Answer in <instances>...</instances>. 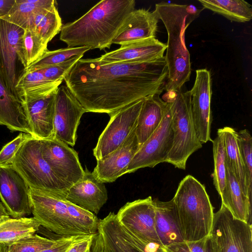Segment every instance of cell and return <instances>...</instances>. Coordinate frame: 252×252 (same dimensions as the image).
I'll use <instances>...</instances> for the list:
<instances>
[{"mask_svg":"<svg viewBox=\"0 0 252 252\" xmlns=\"http://www.w3.org/2000/svg\"><path fill=\"white\" fill-rule=\"evenodd\" d=\"M221 129L223 134L226 166L236 178L245 194L252 201V196L249 193L244 167L238 144L237 132L229 126H225Z\"/></svg>","mask_w":252,"mask_h":252,"instance_id":"cell-28","label":"cell"},{"mask_svg":"<svg viewBox=\"0 0 252 252\" xmlns=\"http://www.w3.org/2000/svg\"><path fill=\"white\" fill-rule=\"evenodd\" d=\"M31 136L30 134L21 132L16 138L4 145L0 151V165L11 164L22 143Z\"/></svg>","mask_w":252,"mask_h":252,"instance_id":"cell-42","label":"cell"},{"mask_svg":"<svg viewBox=\"0 0 252 252\" xmlns=\"http://www.w3.org/2000/svg\"><path fill=\"white\" fill-rule=\"evenodd\" d=\"M57 91L48 95L23 102L32 135L34 138L41 140L54 138V118Z\"/></svg>","mask_w":252,"mask_h":252,"instance_id":"cell-21","label":"cell"},{"mask_svg":"<svg viewBox=\"0 0 252 252\" xmlns=\"http://www.w3.org/2000/svg\"><path fill=\"white\" fill-rule=\"evenodd\" d=\"M46 44L32 29H24L19 52L20 61L25 69L37 61L47 50Z\"/></svg>","mask_w":252,"mask_h":252,"instance_id":"cell-33","label":"cell"},{"mask_svg":"<svg viewBox=\"0 0 252 252\" xmlns=\"http://www.w3.org/2000/svg\"><path fill=\"white\" fill-rule=\"evenodd\" d=\"M90 50V48L86 46L66 47L53 51L47 50L25 71L37 70L61 63L76 56H83Z\"/></svg>","mask_w":252,"mask_h":252,"instance_id":"cell-34","label":"cell"},{"mask_svg":"<svg viewBox=\"0 0 252 252\" xmlns=\"http://www.w3.org/2000/svg\"><path fill=\"white\" fill-rule=\"evenodd\" d=\"M204 9L221 15L231 21L245 23L252 18L251 4L244 0H198Z\"/></svg>","mask_w":252,"mask_h":252,"instance_id":"cell-30","label":"cell"},{"mask_svg":"<svg viewBox=\"0 0 252 252\" xmlns=\"http://www.w3.org/2000/svg\"><path fill=\"white\" fill-rule=\"evenodd\" d=\"M40 141L43 158L68 188L83 178L85 171L73 149L55 138Z\"/></svg>","mask_w":252,"mask_h":252,"instance_id":"cell-12","label":"cell"},{"mask_svg":"<svg viewBox=\"0 0 252 252\" xmlns=\"http://www.w3.org/2000/svg\"><path fill=\"white\" fill-rule=\"evenodd\" d=\"M143 99L120 109L110 116V119L93 150L96 160L116 150L134 129Z\"/></svg>","mask_w":252,"mask_h":252,"instance_id":"cell-10","label":"cell"},{"mask_svg":"<svg viewBox=\"0 0 252 252\" xmlns=\"http://www.w3.org/2000/svg\"><path fill=\"white\" fill-rule=\"evenodd\" d=\"M116 217V214L110 212L99 220L98 232L103 239L104 252H137L118 232L115 224Z\"/></svg>","mask_w":252,"mask_h":252,"instance_id":"cell-32","label":"cell"},{"mask_svg":"<svg viewBox=\"0 0 252 252\" xmlns=\"http://www.w3.org/2000/svg\"><path fill=\"white\" fill-rule=\"evenodd\" d=\"M167 45L156 37L121 45L115 50L97 58L102 63H144L164 57Z\"/></svg>","mask_w":252,"mask_h":252,"instance_id":"cell-18","label":"cell"},{"mask_svg":"<svg viewBox=\"0 0 252 252\" xmlns=\"http://www.w3.org/2000/svg\"><path fill=\"white\" fill-rule=\"evenodd\" d=\"M62 27V19L55 5L34 13L27 28L33 31L44 43L48 44L61 32Z\"/></svg>","mask_w":252,"mask_h":252,"instance_id":"cell-29","label":"cell"},{"mask_svg":"<svg viewBox=\"0 0 252 252\" xmlns=\"http://www.w3.org/2000/svg\"><path fill=\"white\" fill-rule=\"evenodd\" d=\"M174 94L171 99L173 144L166 162L184 170L189 158L202 144L196 135L192 120L189 91L181 89Z\"/></svg>","mask_w":252,"mask_h":252,"instance_id":"cell-6","label":"cell"},{"mask_svg":"<svg viewBox=\"0 0 252 252\" xmlns=\"http://www.w3.org/2000/svg\"><path fill=\"white\" fill-rule=\"evenodd\" d=\"M211 252H252V227L233 218L221 203L214 215L209 235Z\"/></svg>","mask_w":252,"mask_h":252,"instance_id":"cell-8","label":"cell"},{"mask_svg":"<svg viewBox=\"0 0 252 252\" xmlns=\"http://www.w3.org/2000/svg\"><path fill=\"white\" fill-rule=\"evenodd\" d=\"M116 217L124 228L161 245L156 230L154 199L151 196L127 202L119 209Z\"/></svg>","mask_w":252,"mask_h":252,"instance_id":"cell-15","label":"cell"},{"mask_svg":"<svg viewBox=\"0 0 252 252\" xmlns=\"http://www.w3.org/2000/svg\"><path fill=\"white\" fill-rule=\"evenodd\" d=\"M212 142L214 161V170L212 174L213 183L220 196L226 181V154L221 128L218 130L217 136Z\"/></svg>","mask_w":252,"mask_h":252,"instance_id":"cell-35","label":"cell"},{"mask_svg":"<svg viewBox=\"0 0 252 252\" xmlns=\"http://www.w3.org/2000/svg\"><path fill=\"white\" fill-rule=\"evenodd\" d=\"M91 252H104L103 239L99 232L95 234Z\"/></svg>","mask_w":252,"mask_h":252,"instance_id":"cell-45","label":"cell"},{"mask_svg":"<svg viewBox=\"0 0 252 252\" xmlns=\"http://www.w3.org/2000/svg\"><path fill=\"white\" fill-rule=\"evenodd\" d=\"M140 147L135 134V127L125 141L114 151L97 160L92 172L102 183H111L127 173L132 158Z\"/></svg>","mask_w":252,"mask_h":252,"instance_id":"cell-17","label":"cell"},{"mask_svg":"<svg viewBox=\"0 0 252 252\" xmlns=\"http://www.w3.org/2000/svg\"><path fill=\"white\" fill-rule=\"evenodd\" d=\"M135 6L134 0H102L79 19L63 26L60 39L67 47L110 48Z\"/></svg>","mask_w":252,"mask_h":252,"instance_id":"cell-2","label":"cell"},{"mask_svg":"<svg viewBox=\"0 0 252 252\" xmlns=\"http://www.w3.org/2000/svg\"><path fill=\"white\" fill-rule=\"evenodd\" d=\"M161 247L165 252H211L209 236L197 241H183Z\"/></svg>","mask_w":252,"mask_h":252,"instance_id":"cell-41","label":"cell"},{"mask_svg":"<svg viewBox=\"0 0 252 252\" xmlns=\"http://www.w3.org/2000/svg\"><path fill=\"white\" fill-rule=\"evenodd\" d=\"M166 102L165 111L160 124L134 156L127 167V173L134 172L142 168H152L166 162L174 139L171 99Z\"/></svg>","mask_w":252,"mask_h":252,"instance_id":"cell-9","label":"cell"},{"mask_svg":"<svg viewBox=\"0 0 252 252\" xmlns=\"http://www.w3.org/2000/svg\"><path fill=\"white\" fill-rule=\"evenodd\" d=\"M24 32L22 28L0 19V75L8 90L19 100L15 87L25 71L19 57Z\"/></svg>","mask_w":252,"mask_h":252,"instance_id":"cell-11","label":"cell"},{"mask_svg":"<svg viewBox=\"0 0 252 252\" xmlns=\"http://www.w3.org/2000/svg\"><path fill=\"white\" fill-rule=\"evenodd\" d=\"M115 224L118 232L124 240L137 252H163L160 244L141 238L122 227L117 217Z\"/></svg>","mask_w":252,"mask_h":252,"instance_id":"cell-39","label":"cell"},{"mask_svg":"<svg viewBox=\"0 0 252 252\" xmlns=\"http://www.w3.org/2000/svg\"><path fill=\"white\" fill-rule=\"evenodd\" d=\"M159 95L156 94L143 99L135 127L140 146L156 130L163 118L167 102L161 99Z\"/></svg>","mask_w":252,"mask_h":252,"instance_id":"cell-23","label":"cell"},{"mask_svg":"<svg viewBox=\"0 0 252 252\" xmlns=\"http://www.w3.org/2000/svg\"><path fill=\"white\" fill-rule=\"evenodd\" d=\"M238 144L243 163L249 194L252 196V137L247 129L237 132Z\"/></svg>","mask_w":252,"mask_h":252,"instance_id":"cell-38","label":"cell"},{"mask_svg":"<svg viewBox=\"0 0 252 252\" xmlns=\"http://www.w3.org/2000/svg\"><path fill=\"white\" fill-rule=\"evenodd\" d=\"M163 252H165L163 250Z\"/></svg>","mask_w":252,"mask_h":252,"instance_id":"cell-48","label":"cell"},{"mask_svg":"<svg viewBox=\"0 0 252 252\" xmlns=\"http://www.w3.org/2000/svg\"><path fill=\"white\" fill-rule=\"evenodd\" d=\"M62 83L48 80L39 70L25 71L15 88L18 98L23 103L51 94L57 90Z\"/></svg>","mask_w":252,"mask_h":252,"instance_id":"cell-25","label":"cell"},{"mask_svg":"<svg viewBox=\"0 0 252 252\" xmlns=\"http://www.w3.org/2000/svg\"><path fill=\"white\" fill-rule=\"evenodd\" d=\"M167 75L164 56L148 62L108 63L81 58L64 80L86 112L110 116L147 96L160 94Z\"/></svg>","mask_w":252,"mask_h":252,"instance_id":"cell-1","label":"cell"},{"mask_svg":"<svg viewBox=\"0 0 252 252\" xmlns=\"http://www.w3.org/2000/svg\"><path fill=\"white\" fill-rule=\"evenodd\" d=\"M204 8L193 5L162 1L155 5V11L166 30L167 42L164 56L168 70L165 89L175 93L190 79L191 73L190 54L185 43L187 28Z\"/></svg>","mask_w":252,"mask_h":252,"instance_id":"cell-3","label":"cell"},{"mask_svg":"<svg viewBox=\"0 0 252 252\" xmlns=\"http://www.w3.org/2000/svg\"><path fill=\"white\" fill-rule=\"evenodd\" d=\"M220 196L221 203L234 218L250 223L252 201L245 194L239 182L227 167L226 184Z\"/></svg>","mask_w":252,"mask_h":252,"instance_id":"cell-24","label":"cell"},{"mask_svg":"<svg viewBox=\"0 0 252 252\" xmlns=\"http://www.w3.org/2000/svg\"><path fill=\"white\" fill-rule=\"evenodd\" d=\"M95 234L83 235L73 242L66 252H91Z\"/></svg>","mask_w":252,"mask_h":252,"instance_id":"cell-43","label":"cell"},{"mask_svg":"<svg viewBox=\"0 0 252 252\" xmlns=\"http://www.w3.org/2000/svg\"><path fill=\"white\" fill-rule=\"evenodd\" d=\"M0 125L12 131L32 134L23 103L8 90L0 75Z\"/></svg>","mask_w":252,"mask_h":252,"instance_id":"cell-22","label":"cell"},{"mask_svg":"<svg viewBox=\"0 0 252 252\" xmlns=\"http://www.w3.org/2000/svg\"><path fill=\"white\" fill-rule=\"evenodd\" d=\"M172 200L183 241H197L209 236L214 208L204 185L188 175L180 182Z\"/></svg>","mask_w":252,"mask_h":252,"instance_id":"cell-4","label":"cell"},{"mask_svg":"<svg viewBox=\"0 0 252 252\" xmlns=\"http://www.w3.org/2000/svg\"><path fill=\"white\" fill-rule=\"evenodd\" d=\"M32 214L40 226L61 237L83 234L71 221L65 197L30 188Z\"/></svg>","mask_w":252,"mask_h":252,"instance_id":"cell-7","label":"cell"},{"mask_svg":"<svg viewBox=\"0 0 252 252\" xmlns=\"http://www.w3.org/2000/svg\"><path fill=\"white\" fill-rule=\"evenodd\" d=\"M83 56H78L65 62L53 66L45 67L39 70L48 80L58 82L64 80L78 60Z\"/></svg>","mask_w":252,"mask_h":252,"instance_id":"cell-40","label":"cell"},{"mask_svg":"<svg viewBox=\"0 0 252 252\" xmlns=\"http://www.w3.org/2000/svg\"><path fill=\"white\" fill-rule=\"evenodd\" d=\"M9 215L2 203L0 202V218L3 216Z\"/></svg>","mask_w":252,"mask_h":252,"instance_id":"cell-47","label":"cell"},{"mask_svg":"<svg viewBox=\"0 0 252 252\" xmlns=\"http://www.w3.org/2000/svg\"><path fill=\"white\" fill-rule=\"evenodd\" d=\"M11 165L30 188L65 197L69 189L54 173L42 157L40 139L31 136L16 152Z\"/></svg>","mask_w":252,"mask_h":252,"instance_id":"cell-5","label":"cell"},{"mask_svg":"<svg viewBox=\"0 0 252 252\" xmlns=\"http://www.w3.org/2000/svg\"><path fill=\"white\" fill-rule=\"evenodd\" d=\"M40 225L33 217L0 218V245L14 243L30 237L39 230Z\"/></svg>","mask_w":252,"mask_h":252,"instance_id":"cell-27","label":"cell"},{"mask_svg":"<svg viewBox=\"0 0 252 252\" xmlns=\"http://www.w3.org/2000/svg\"><path fill=\"white\" fill-rule=\"evenodd\" d=\"M14 2L15 0H0V17L9 11Z\"/></svg>","mask_w":252,"mask_h":252,"instance_id":"cell-46","label":"cell"},{"mask_svg":"<svg viewBox=\"0 0 252 252\" xmlns=\"http://www.w3.org/2000/svg\"><path fill=\"white\" fill-rule=\"evenodd\" d=\"M86 112L66 85H60L55 99L54 138L73 147L80 119Z\"/></svg>","mask_w":252,"mask_h":252,"instance_id":"cell-13","label":"cell"},{"mask_svg":"<svg viewBox=\"0 0 252 252\" xmlns=\"http://www.w3.org/2000/svg\"><path fill=\"white\" fill-rule=\"evenodd\" d=\"M83 178L67 190L65 199L95 215L99 212L108 199L104 183L97 180L86 168Z\"/></svg>","mask_w":252,"mask_h":252,"instance_id":"cell-19","label":"cell"},{"mask_svg":"<svg viewBox=\"0 0 252 252\" xmlns=\"http://www.w3.org/2000/svg\"><path fill=\"white\" fill-rule=\"evenodd\" d=\"M55 5L57 2L55 0H15L9 11L0 19L24 30L34 13Z\"/></svg>","mask_w":252,"mask_h":252,"instance_id":"cell-31","label":"cell"},{"mask_svg":"<svg viewBox=\"0 0 252 252\" xmlns=\"http://www.w3.org/2000/svg\"><path fill=\"white\" fill-rule=\"evenodd\" d=\"M156 230L161 246L183 242L175 214L172 199L164 202L154 199Z\"/></svg>","mask_w":252,"mask_h":252,"instance_id":"cell-26","label":"cell"},{"mask_svg":"<svg viewBox=\"0 0 252 252\" xmlns=\"http://www.w3.org/2000/svg\"><path fill=\"white\" fill-rule=\"evenodd\" d=\"M69 217L76 227L84 235L98 232L99 220L93 213L66 201Z\"/></svg>","mask_w":252,"mask_h":252,"instance_id":"cell-36","label":"cell"},{"mask_svg":"<svg viewBox=\"0 0 252 252\" xmlns=\"http://www.w3.org/2000/svg\"><path fill=\"white\" fill-rule=\"evenodd\" d=\"M29 189L11 164L0 165V199L9 216L21 218L32 214Z\"/></svg>","mask_w":252,"mask_h":252,"instance_id":"cell-16","label":"cell"},{"mask_svg":"<svg viewBox=\"0 0 252 252\" xmlns=\"http://www.w3.org/2000/svg\"><path fill=\"white\" fill-rule=\"evenodd\" d=\"M159 19L155 10L144 8L131 11L114 37L112 44L120 45L156 37Z\"/></svg>","mask_w":252,"mask_h":252,"instance_id":"cell-20","label":"cell"},{"mask_svg":"<svg viewBox=\"0 0 252 252\" xmlns=\"http://www.w3.org/2000/svg\"><path fill=\"white\" fill-rule=\"evenodd\" d=\"M57 240L35 233L12 243L0 245V252H40L52 246Z\"/></svg>","mask_w":252,"mask_h":252,"instance_id":"cell-37","label":"cell"},{"mask_svg":"<svg viewBox=\"0 0 252 252\" xmlns=\"http://www.w3.org/2000/svg\"><path fill=\"white\" fill-rule=\"evenodd\" d=\"M83 235L60 237L52 246L40 252H66L71 244Z\"/></svg>","mask_w":252,"mask_h":252,"instance_id":"cell-44","label":"cell"},{"mask_svg":"<svg viewBox=\"0 0 252 252\" xmlns=\"http://www.w3.org/2000/svg\"><path fill=\"white\" fill-rule=\"evenodd\" d=\"M195 72L194 83L189 91L190 110L196 135L203 144L212 141L210 136L213 119L211 109L212 78L210 71L206 68Z\"/></svg>","mask_w":252,"mask_h":252,"instance_id":"cell-14","label":"cell"}]
</instances>
